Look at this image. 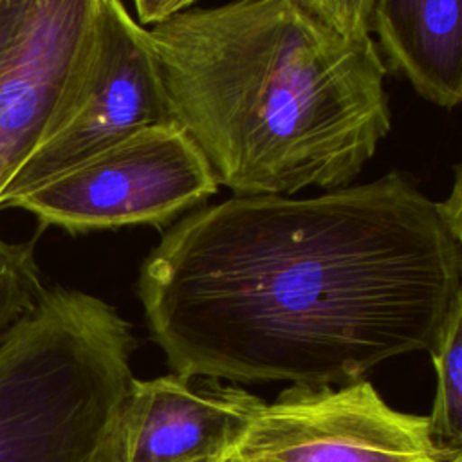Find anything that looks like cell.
I'll use <instances>...</instances> for the list:
<instances>
[{"instance_id":"obj_1","label":"cell","mask_w":462,"mask_h":462,"mask_svg":"<svg viewBox=\"0 0 462 462\" xmlns=\"http://www.w3.org/2000/svg\"><path fill=\"white\" fill-rule=\"evenodd\" d=\"M460 222L399 171L305 199L233 195L162 235L137 294L173 372L348 384L433 346L462 298Z\"/></svg>"},{"instance_id":"obj_2","label":"cell","mask_w":462,"mask_h":462,"mask_svg":"<svg viewBox=\"0 0 462 462\" xmlns=\"http://www.w3.org/2000/svg\"><path fill=\"white\" fill-rule=\"evenodd\" d=\"M146 32L173 123L235 195L348 186L392 128L372 36L298 0L188 7Z\"/></svg>"},{"instance_id":"obj_3","label":"cell","mask_w":462,"mask_h":462,"mask_svg":"<svg viewBox=\"0 0 462 462\" xmlns=\"http://www.w3.org/2000/svg\"><path fill=\"white\" fill-rule=\"evenodd\" d=\"M132 346L112 305L45 289L0 345V462H116Z\"/></svg>"},{"instance_id":"obj_4","label":"cell","mask_w":462,"mask_h":462,"mask_svg":"<svg viewBox=\"0 0 462 462\" xmlns=\"http://www.w3.org/2000/svg\"><path fill=\"white\" fill-rule=\"evenodd\" d=\"M218 191L191 137L175 123L146 126L14 199L42 227L88 233L164 227Z\"/></svg>"},{"instance_id":"obj_5","label":"cell","mask_w":462,"mask_h":462,"mask_svg":"<svg viewBox=\"0 0 462 462\" xmlns=\"http://www.w3.org/2000/svg\"><path fill=\"white\" fill-rule=\"evenodd\" d=\"M244 462H462L426 415L393 410L365 379L292 384L253 419L236 449Z\"/></svg>"},{"instance_id":"obj_6","label":"cell","mask_w":462,"mask_h":462,"mask_svg":"<svg viewBox=\"0 0 462 462\" xmlns=\"http://www.w3.org/2000/svg\"><path fill=\"white\" fill-rule=\"evenodd\" d=\"M164 123L173 119L146 29L121 0H101L96 47L78 105L11 179L0 209L128 135Z\"/></svg>"},{"instance_id":"obj_7","label":"cell","mask_w":462,"mask_h":462,"mask_svg":"<svg viewBox=\"0 0 462 462\" xmlns=\"http://www.w3.org/2000/svg\"><path fill=\"white\" fill-rule=\"evenodd\" d=\"M101 0H31L0 70V197L74 112L92 61Z\"/></svg>"},{"instance_id":"obj_8","label":"cell","mask_w":462,"mask_h":462,"mask_svg":"<svg viewBox=\"0 0 462 462\" xmlns=\"http://www.w3.org/2000/svg\"><path fill=\"white\" fill-rule=\"evenodd\" d=\"M265 401L220 379L168 374L134 377L116 462H200L229 457Z\"/></svg>"},{"instance_id":"obj_9","label":"cell","mask_w":462,"mask_h":462,"mask_svg":"<svg viewBox=\"0 0 462 462\" xmlns=\"http://www.w3.org/2000/svg\"><path fill=\"white\" fill-rule=\"evenodd\" d=\"M368 31L377 34L384 65L420 97L440 108L460 103V0H372Z\"/></svg>"},{"instance_id":"obj_10","label":"cell","mask_w":462,"mask_h":462,"mask_svg":"<svg viewBox=\"0 0 462 462\" xmlns=\"http://www.w3.org/2000/svg\"><path fill=\"white\" fill-rule=\"evenodd\" d=\"M430 354L437 370L430 431L442 446L462 451V298L451 307Z\"/></svg>"},{"instance_id":"obj_11","label":"cell","mask_w":462,"mask_h":462,"mask_svg":"<svg viewBox=\"0 0 462 462\" xmlns=\"http://www.w3.org/2000/svg\"><path fill=\"white\" fill-rule=\"evenodd\" d=\"M45 289L34 256V240L7 242L0 236V345Z\"/></svg>"},{"instance_id":"obj_12","label":"cell","mask_w":462,"mask_h":462,"mask_svg":"<svg viewBox=\"0 0 462 462\" xmlns=\"http://www.w3.org/2000/svg\"><path fill=\"white\" fill-rule=\"evenodd\" d=\"M328 25L346 36H370L368 20L372 0H298Z\"/></svg>"},{"instance_id":"obj_13","label":"cell","mask_w":462,"mask_h":462,"mask_svg":"<svg viewBox=\"0 0 462 462\" xmlns=\"http://www.w3.org/2000/svg\"><path fill=\"white\" fill-rule=\"evenodd\" d=\"M29 4L31 0H0V70L20 34Z\"/></svg>"},{"instance_id":"obj_14","label":"cell","mask_w":462,"mask_h":462,"mask_svg":"<svg viewBox=\"0 0 462 462\" xmlns=\"http://www.w3.org/2000/svg\"><path fill=\"white\" fill-rule=\"evenodd\" d=\"M195 0H134L139 22L144 25H153L166 16L191 7Z\"/></svg>"},{"instance_id":"obj_15","label":"cell","mask_w":462,"mask_h":462,"mask_svg":"<svg viewBox=\"0 0 462 462\" xmlns=\"http://www.w3.org/2000/svg\"><path fill=\"white\" fill-rule=\"evenodd\" d=\"M224 462H244V460H242V458H238L235 453H231L229 457H226V458H224Z\"/></svg>"},{"instance_id":"obj_16","label":"cell","mask_w":462,"mask_h":462,"mask_svg":"<svg viewBox=\"0 0 462 462\" xmlns=\"http://www.w3.org/2000/svg\"><path fill=\"white\" fill-rule=\"evenodd\" d=\"M200 462H224V458L222 460H200Z\"/></svg>"}]
</instances>
